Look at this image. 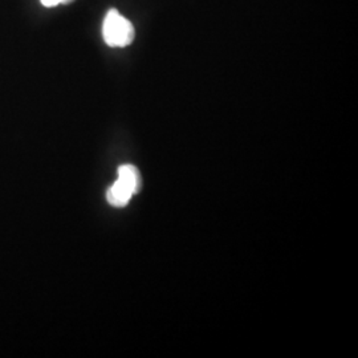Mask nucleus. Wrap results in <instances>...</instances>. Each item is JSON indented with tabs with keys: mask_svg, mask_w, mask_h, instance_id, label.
I'll return each instance as SVG.
<instances>
[{
	"mask_svg": "<svg viewBox=\"0 0 358 358\" xmlns=\"http://www.w3.org/2000/svg\"><path fill=\"white\" fill-rule=\"evenodd\" d=\"M118 179L128 183L129 186L137 194L141 187V178L138 170L131 165H124L118 169Z\"/></svg>",
	"mask_w": 358,
	"mask_h": 358,
	"instance_id": "3",
	"label": "nucleus"
},
{
	"mask_svg": "<svg viewBox=\"0 0 358 358\" xmlns=\"http://www.w3.org/2000/svg\"><path fill=\"white\" fill-rule=\"evenodd\" d=\"M40 1L45 7H55L57 4H68V3H71L73 0H40Z\"/></svg>",
	"mask_w": 358,
	"mask_h": 358,
	"instance_id": "4",
	"label": "nucleus"
},
{
	"mask_svg": "<svg viewBox=\"0 0 358 358\" xmlns=\"http://www.w3.org/2000/svg\"><path fill=\"white\" fill-rule=\"evenodd\" d=\"M136 192L124 180L117 178L112 187L106 192L108 202L115 207H124L129 203Z\"/></svg>",
	"mask_w": 358,
	"mask_h": 358,
	"instance_id": "2",
	"label": "nucleus"
},
{
	"mask_svg": "<svg viewBox=\"0 0 358 358\" xmlns=\"http://www.w3.org/2000/svg\"><path fill=\"white\" fill-rule=\"evenodd\" d=\"M103 36L109 47L124 48L133 43L136 31L127 17L117 10H110L103 19Z\"/></svg>",
	"mask_w": 358,
	"mask_h": 358,
	"instance_id": "1",
	"label": "nucleus"
}]
</instances>
